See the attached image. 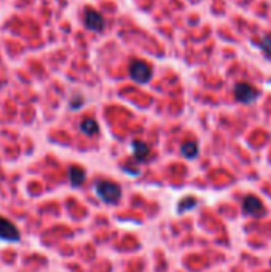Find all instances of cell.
<instances>
[{
  "label": "cell",
  "mask_w": 271,
  "mask_h": 272,
  "mask_svg": "<svg viewBox=\"0 0 271 272\" xmlns=\"http://www.w3.org/2000/svg\"><path fill=\"white\" fill-rule=\"evenodd\" d=\"M97 123L96 121H93V120H86V121H83L82 123V131L85 132V134H96L97 132Z\"/></svg>",
  "instance_id": "obj_9"
},
{
  "label": "cell",
  "mask_w": 271,
  "mask_h": 272,
  "mask_svg": "<svg viewBox=\"0 0 271 272\" xmlns=\"http://www.w3.org/2000/svg\"><path fill=\"white\" fill-rule=\"evenodd\" d=\"M96 193L104 202L115 204V202L120 201L121 188L117 183H113V181H97V183H96Z\"/></svg>",
  "instance_id": "obj_1"
},
{
  "label": "cell",
  "mask_w": 271,
  "mask_h": 272,
  "mask_svg": "<svg viewBox=\"0 0 271 272\" xmlns=\"http://www.w3.org/2000/svg\"><path fill=\"white\" fill-rule=\"evenodd\" d=\"M19 237V229L8 218L0 216V239L7 242H18Z\"/></svg>",
  "instance_id": "obj_3"
},
{
  "label": "cell",
  "mask_w": 271,
  "mask_h": 272,
  "mask_svg": "<svg viewBox=\"0 0 271 272\" xmlns=\"http://www.w3.org/2000/svg\"><path fill=\"white\" fill-rule=\"evenodd\" d=\"M259 96H260L259 91L249 83H238L235 86V97L241 103H251L259 99Z\"/></svg>",
  "instance_id": "obj_2"
},
{
  "label": "cell",
  "mask_w": 271,
  "mask_h": 272,
  "mask_svg": "<svg viewBox=\"0 0 271 272\" xmlns=\"http://www.w3.org/2000/svg\"><path fill=\"white\" fill-rule=\"evenodd\" d=\"M182 153H184V156H187L190 159L195 158L198 154V145L195 142H187V144H184V147H182Z\"/></svg>",
  "instance_id": "obj_8"
},
{
  "label": "cell",
  "mask_w": 271,
  "mask_h": 272,
  "mask_svg": "<svg viewBox=\"0 0 271 272\" xmlns=\"http://www.w3.org/2000/svg\"><path fill=\"white\" fill-rule=\"evenodd\" d=\"M244 212L252 215V216H260L263 215V204L259 198H255V196H248L246 199H244Z\"/></svg>",
  "instance_id": "obj_4"
},
{
  "label": "cell",
  "mask_w": 271,
  "mask_h": 272,
  "mask_svg": "<svg viewBox=\"0 0 271 272\" xmlns=\"http://www.w3.org/2000/svg\"><path fill=\"white\" fill-rule=\"evenodd\" d=\"M133 151H134V156L139 161H145L149 156V147L145 144H142V142H134L133 144Z\"/></svg>",
  "instance_id": "obj_7"
},
{
  "label": "cell",
  "mask_w": 271,
  "mask_h": 272,
  "mask_svg": "<svg viewBox=\"0 0 271 272\" xmlns=\"http://www.w3.org/2000/svg\"><path fill=\"white\" fill-rule=\"evenodd\" d=\"M260 48H262V51H263V55L268 58V59H271V37H265L263 40L260 42Z\"/></svg>",
  "instance_id": "obj_10"
},
{
  "label": "cell",
  "mask_w": 271,
  "mask_h": 272,
  "mask_svg": "<svg viewBox=\"0 0 271 272\" xmlns=\"http://www.w3.org/2000/svg\"><path fill=\"white\" fill-rule=\"evenodd\" d=\"M131 72L137 81H147L150 78V69L145 66V64H134Z\"/></svg>",
  "instance_id": "obj_5"
},
{
  "label": "cell",
  "mask_w": 271,
  "mask_h": 272,
  "mask_svg": "<svg viewBox=\"0 0 271 272\" xmlns=\"http://www.w3.org/2000/svg\"><path fill=\"white\" fill-rule=\"evenodd\" d=\"M196 204V201L195 199H191V198H188V199H185V201H182V202H180V210H185V207H187V209H188V207H191V205H195Z\"/></svg>",
  "instance_id": "obj_11"
},
{
  "label": "cell",
  "mask_w": 271,
  "mask_h": 272,
  "mask_svg": "<svg viewBox=\"0 0 271 272\" xmlns=\"http://www.w3.org/2000/svg\"><path fill=\"white\" fill-rule=\"evenodd\" d=\"M69 175H70V181H72L73 186H80L83 181H85V178H86L85 171L80 169V167H70Z\"/></svg>",
  "instance_id": "obj_6"
}]
</instances>
